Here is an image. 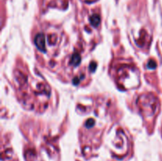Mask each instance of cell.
I'll return each mask as SVG.
<instances>
[{
  "label": "cell",
  "mask_w": 162,
  "mask_h": 161,
  "mask_svg": "<svg viewBox=\"0 0 162 161\" xmlns=\"http://www.w3.org/2000/svg\"><path fill=\"white\" fill-rule=\"evenodd\" d=\"M35 43L40 51H45V39L44 35L43 33H40L37 36V37L35 39Z\"/></svg>",
  "instance_id": "obj_1"
},
{
  "label": "cell",
  "mask_w": 162,
  "mask_h": 161,
  "mask_svg": "<svg viewBox=\"0 0 162 161\" xmlns=\"http://www.w3.org/2000/svg\"><path fill=\"white\" fill-rule=\"evenodd\" d=\"M90 21V23L92 24L93 26H99L100 22V18L99 15H97V14H94V15L91 16Z\"/></svg>",
  "instance_id": "obj_2"
},
{
  "label": "cell",
  "mask_w": 162,
  "mask_h": 161,
  "mask_svg": "<svg viewBox=\"0 0 162 161\" xmlns=\"http://www.w3.org/2000/svg\"><path fill=\"white\" fill-rule=\"evenodd\" d=\"M80 57H79V55H74V56L72 57V62L71 63L74 64V65H78V63H80Z\"/></svg>",
  "instance_id": "obj_3"
}]
</instances>
